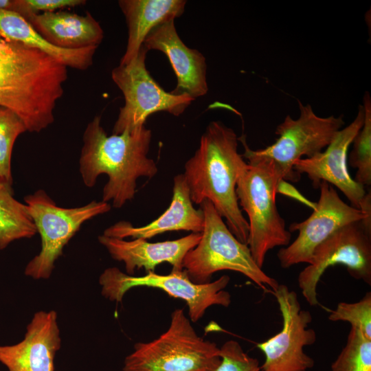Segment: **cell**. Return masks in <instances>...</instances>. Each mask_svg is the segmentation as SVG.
Wrapping results in <instances>:
<instances>
[{
  "mask_svg": "<svg viewBox=\"0 0 371 371\" xmlns=\"http://www.w3.org/2000/svg\"><path fill=\"white\" fill-rule=\"evenodd\" d=\"M328 319L347 322L371 339V293H366L359 302H339L337 308L330 312Z\"/></svg>",
  "mask_w": 371,
  "mask_h": 371,
  "instance_id": "cell-26",
  "label": "cell"
},
{
  "mask_svg": "<svg viewBox=\"0 0 371 371\" xmlns=\"http://www.w3.org/2000/svg\"><path fill=\"white\" fill-rule=\"evenodd\" d=\"M300 116L297 119L287 115L276 128L278 135L276 142L267 147L252 150L248 146L246 136L238 137L244 148L243 158L247 163L261 162L271 166L281 180L297 182L300 175L293 166L296 161L306 156L311 157L323 151L342 128L343 117H320L309 104L298 100Z\"/></svg>",
  "mask_w": 371,
  "mask_h": 371,
  "instance_id": "cell-4",
  "label": "cell"
},
{
  "mask_svg": "<svg viewBox=\"0 0 371 371\" xmlns=\"http://www.w3.org/2000/svg\"><path fill=\"white\" fill-rule=\"evenodd\" d=\"M201 238V233H191L176 240L150 243L142 238L126 240L102 234L98 241L113 259L124 262L126 273L133 276L136 269L142 268L147 272L154 271L157 265L164 262L170 264L172 271H182L186 254Z\"/></svg>",
  "mask_w": 371,
  "mask_h": 371,
  "instance_id": "cell-17",
  "label": "cell"
},
{
  "mask_svg": "<svg viewBox=\"0 0 371 371\" xmlns=\"http://www.w3.org/2000/svg\"><path fill=\"white\" fill-rule=\"evenodd\" d=\"M230 281L227 275L205 284L192 282L182 270L172 271L167 275L148 271L143 276H134L120 271L117 267L106 269L99 278L102 295L111 302H121L125 293L133 287L157 288L170 296L180 298L186 302L190 320L196 322L206 310L213 305L228 307L231 295L225 291Z\"/></svg>",
  "mask_w": 371,
  "mask_h": 371,
  "instance_id": "cell-10",
  "label": "cell"
},
{
  "mask_svg": "<svg viewBox=\"0 0 371 371\" xmlns=\"http://www.w3.org/2000/svg\"><path fill=\"white\" fill-rule=\"evenodd\" d=\"M0 41L24 45L41 50L67 67L86 70L93 63L96 47L78 49L60 48L46 41L20 14L0 10Z\"/></svg>",
  "mask_w": 371,
  "mask_h": 371,
  "instance_id": "cell-21",
  "label": "cell"
},
{
  "mask_svg": "<svg viewBox=\"0 0 371 371\" xmlns=\"http://www.w3.org/2000/svg\"><path fill=\"white\" fill-rule=\"evenodd\" d=\"M29 22L46 41L60 48L98 47L104 38L102 27L89 12L84 16L65 11L41 12Z\"/></svg>",
  "mask_w": 371,
  "mask_h": 371,
  "instance_id": "cell-19",
  "label": "cell"
},
{
  "mask_svg": "<svg viewBox=\"0 0 371 371\" xmlns=\"http://www.w3.org/2000/svg\"><path fill=\"white\" fill-rule=\"evenodd\" d=\"M220 352L221 362L216 371H260L259 361L245 352L235 340L225 341Z\"/></svg>",
  "mask_w": 371,
  "mask_h": 371,
  "instance_id": "cell-27",
  "label": "cell"
},
{
  "mask_svg": "<svg viewBox=\"0 0 371 371\" xmlns=\"http://www.w3.org/2000/svg\"><path fill=\"white\" fill-rule=\"evenodd\" d=\"M67 67L45 52L0 41V106L14 111L27 131L38 133L54 121Z\"/></svg>",
  "mask_w": 371,
  "mask_h": 371,
  "instance_id": "cell-1",
  "label": "cell"
},
{
  "mask_svg": "<svg viewBox=\"0 0 371 371\" xmlns=\"http://www.w3.org/2000/svg\"><path fill=\"white\" fill-rule=\"evenodd\" d=\"M331 371H371V339L351 326L346 344L332 363Z\"/></svg>",
  "mask_w": 371,
  "mask_h": 371,
  "instance_id": "cell-24",
  "label": "cell"
},
{
  "mask_svg": "<svg viewBox=\"0 0 371 371\" xmlns=\"http://www.w3.org/2000/svg\"><path fill=\"white\" fill-rule=\"evenodd\" d=\"M199 207L204 214L201 238L186 254L182 264L189 279L205 284L211 282L214 273L230 270L243 274L262 289L275 291L278 281L256 264L248 245L234 236L213 204L204 200Z\"/></svg>",
  "mask_w": 371,
  "mask_h": 371,
  "instance_id": "cell-5",
  "label": "cell"
},
{
  "mask_svg": "<svg viewBox=\"0 0 371 371\" xmlns=\"http://www.w3.org/2000/svg\"><path fill=\"white\" fill-rule=\"evenodd\" d=\"M204 227L203 210L196 209L190 199L183 174L173 179L172 198L167 210L153 221L134 227L128 221H119L106 228L103 235L121 239H149L167 232L188 231L201 233Z\"/></svg>",
  "mask_w": 371,
  "mask_h": 371,
  "instance_id": "cell-18",
  "label": "cell"
},
{
  "mask_svg": "<svg viewBox=\"0 0 371 371\" xmlns=\"http://www.w3.org/2000/svg\"><path fill=\"white\" fill-rule=\"evenodd\" d=\"M364 121L354 137L349 156V165L357 169L354 180L363 186L371 185V98L366 91L363 95Z\"/></svg>",
  "mask_w": 371,
  "mask_h": 371,
  "instance_id": "cell-23",
  "label": "cell"
},
{
  "mask_svg": "<svg viewBox=\"0 0 371 371\" xmlns=\"http://www.w3.org/2000/svg\"><path fill=\"white\" fill-rule=\"evenodd\" d=\"M152 132L145 125L137 130L108 135L99 115L88 123L83 133L79 170L84 184L94 186L102 174L108 181L102 190V200L121 208L135 194L141 177L151 179L158 168L148 157Z\"/></svg>",
  "mask_w": 371,
  "mask_h": 371,
  "instance_id": "cell-2",
  "label": "cell"
},
{
  "mask_svg": "<svg viewBox=\"0 0 371 371\" xmlns=\"http://www.w3.org/2000/svg\"><path fill=\"white\" fill-rule=\"evenodd\" d=\"M282 319L281 330L257 344L265 355L260 371H307L315 365L314 359L304 352V347L316 341L314 329L309 328L313 317L302 310L297 295L285 284L273 292Z\"/></svg>",
  "mask_w": 371,
  "mask_h": 371,
  "instance_id": "cell-12",
  "label": "cell"
},
{
  "mask_svg": "<svg viewBox=\"0 0 371 371\" xmlns=\"http://www.w3.org/2000/svg\"><path fill=\"white\" fill-rule=\"evenodd\" d=\"M27 131V128L14 111L0 106V178L12 185L11 157L17 137Z\"/></svg>",
  "mask_w": 371,
  "mask_h": 371,
  "instance_id": "cell-25",
  "label": "cell"
},
{
  "mask_svg": "<svg viewBox=\"0 0 371 371\" xmlns=\"http://www.w3.org/2000/svg\"><path fill=\"white\" fill-rule=\"evenodd\" d=\"M29 14L28 21L35 14L43 12H56V10L75 7L86 3L85 0H24Z\"/></svg>",
  "mask_w": 371,
  "mask_h": 371,
  "instance_id": "cell-28",
  "label": "cell"
},
{
  "mask_svg": "<svg viewBox=\"0 0 371 371\" xmlns=\"http://www.w3.org/2000/svg\"><path fill=\"white\" fill-rule=\"evenodd\" d=\"M60 342L56 313L38 311L27 325L21 341L0 346V362L9 371H54V357Z\"/></svg>",
  "mask_w": 371,
  "mask_h": 371,
  "instance_id": "cell-15",
  "label": "cell"
},
{
  "mask_svg": "<svg viewBox=\"0 0 371 371\" xmlns=\"http://www.w3.org/2000/svg\"><path fill=\"white\" fill-rule=\"evenodd\" d=\"M147 52L143 45L131 63L119 65L111 71L112 80L124 98V105L120 109L112 134L135 131L144 126L150 115L159 111L179 116L194 100L187 94L166 91L153 79L146 67Z\"/></svg>",
  "mask_w": 371,
  "mask_h": 371,
  "instance_id": "cell-9",
  "label": "cell"
},
{
  "mask_svg": "<svg viewBox=\"0 0 371 371\" xmlns=\"http://www.w3.org/2000/svg\"><path fill=\"white\" fill-rule=\"evenodd\" d=\"M280 179L269 165L249 164L241 171L236 193L240 209L248 216V246L256 264L262 267L269 251L289 245L291 232L276 205Z\"/></svg>",
  "mask_w": 371,
  "mask_h": 371,
  "instance_id": "cell-7",
  "label": "cell"
},
{
  "mask_svg": "<svg viewBox=\"0 0 371 371\" xmlns=\"http://www.w3.org/2000/svg\"><path fill=\"white\" fill-rule=\"evenodd\" d=\"M36 233L26 205L14 197L12 186L0 178V250Z\"/></svg>",
  "mask_w": 371,
  "mask_h": 371,
  "instance_id": "cell-22",
  "label": "cell"
},
{
  "mask_svg": "<svg viewBox=\"0 0 371 371\" xmlns=\"http://www.w3.org/2000/svg\"><path fill=\"white\" fill-rule=\"evenodd\" d=\"M220 348L199 337L181 308L171 314L168 328L158 338L138 342L126 357L123 371H216Z\"/></svg>",
  "mask_w": 371,
  "mask_h": 371,
  "instance_id": "cell-6",
  "label": "cell"
},
{
  "mask_svg": "<svg viewBox=\"0 0 371 371\" xmlns=\"http://www.w3.org/2000/svg\"><path fill=\"white\" fill-rule=\"evenodd\" d=\"M238 137L221 121H212L201 135L199 148L183 173L193 203L209 200L234 236L248 243L249 224L236 193L238 177L247 165L238 151Z\"/></svg>",
  "mask_w": 371,
  "mask_h": 371,
  "instance_id": "cell-3",
  "label": "cell"
},
{
  "mask_svg": "<svg viewBox=\"0 0 371 371\" xmlns=\"http://www.w3.org/2000/svg\"><path fill=\"white\" fill-rule=\"evenodd\" d=\"M143 45L148 52L158 50L168 57L177 79L172 93L187 94L195 100L207 93L205 58L200 52L183 43L177 34L175 20L155 27L146 37Z\"/></svg>",
  "mask_w": 371,
  "mask_h": 371,
  "instance_id": "cell-16",
  "label": "cell"
},
{
  "mask_svg": "<svg viewBox=\"0 0 371 371\" xmlns=\"http://www.w3.org/2000/svg\"><path fill=\"white\" fill-rule=\"evenodd\" d=\"M24 203L41 238L39 254L25 269V274L35 280L50 277L64 247L85 222L111 209V205L103 201H93L76 207H62L43 190L25 196Z\"/></svg>",
  "mask_w": 371,
  "mask_h": 371,
  "instance_id": "cell-8",
  "label": "cell"
},
{
  "mask_svg": "<svg viewBox=\"0 0 371 371\" xmlns=\"http://www.w3.org/2000/svg\"><path fill=\"white\" fill-rule=\"evenodd\" d=\"M363 121L364 109L360 104L352 122L338 132L324 151L311 157L298 159L293 166L300 176L306 175L314 188H319L322 181L336 186L346 196L351 206L359 210L371 199L370 191L366 193L364 186L350 177L347 167V153Z\"/></svg>",
  "mask_w": 371,
  "mask_h": 371,
  "instance_id": "cell-14",
  "label": "cell"
},
{
  "mask_svg": "<svg viewBox=\"0 0 371 371\" xmlns=\"http://www.w3.org/2000/svg\"><path fill=\"white\" fill-rule=\"evenodd\" d=\"M320 195L313 213L304 221L293 223L289 231H298L295 240L281 248L277 257L280 266L288 269L300 263L311 264L315 248L339 228L362 221L371 228V214L345 203L334 187L326 181L319 184Z\"/></svg>",
  "mask_w": 371,
  "mask_h": 371,
  "instance_id": "cell-13",
  "label": "cell"
},
{
  "mask_svg": "<svg viewBox=\"0 0 371 371\" xmlns=\"http://www.w3.org/2000/svg\"><path fill=\"white\" fill-rule=\"evenodd\" d=\"M118 4L128 27V40L120 65L137 56L148 34L157 26L183 14L184 0H120Z\"/></svg>",
  "mask_w": 371,
  "mask_h": 371,
  "instance_id": "cell-20",
  "label": "cell"
},
{
  "mask_svg": "<svg viewBox=\"0 0 371 371\" xmlns=\"http://www.w3.org/2000/svg\"><path fill=\"white\" fill-rule=\"evenodd\" d=\"M336 265L345 266L355 279L371 285V228L362 221L339 228L319 245L311 264L300 273L297 283L311 306L319 304L317 286L322 276Z\"/></svg>",
  "mask_w": 371,
  "mask_h": 371,
  "instance_id": "cell-11",
  "label": "cell"
}]
</instances>
